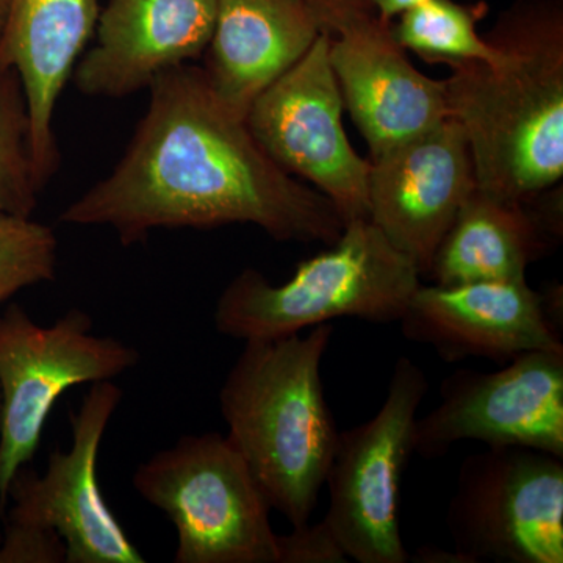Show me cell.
<instances>
[{"mask_svg":"<svg viewBox=\"0 0 563 563\" xmlns=\"http://www.w3.org/2000/svg\"><path fill=\"white\" fill-rule=\"evenodd\" d=\"M150 107L113 173L60 221L107 225L125 246L154 229L254 224L277 242L335 243L344 222L325 196L292 179L225 109L202 69L177 66L152 81Z\"/></svg>","mask_w":563,"mask_h":563,"instance_id":"1","label":"cell"},{"mask_svg":"<svg viewBox=\"0 0 563 563\" xmlns=\"http://www.w3.org/2000/svg\"><path fill=\"white\" fill-rule=\"evenodd\" d=\"M484 38L501 57L451 65L448 107L477 188L525 203L563 176V0H515Z\"/></svg>","mask_w":563,"mask_h":563,"instance_id":"2","label":"cell"},{"mask_svg":"<svg viewBox=\"0 0 563 563\" xmlns=\"http://www.w3.org/2000/svg\"><path fill=\"white\" fill-rule=\"evenodd\" d=\"M332 335L325 322L306 336L247 340L220 391L225 437L292 528L309 523L339 442L321 380Z\"/></svg>","mask_w":563,"mask_h":563,"instance_id":"3","label":"cell"},{"mask_svg":"<svg viewBox=\"0 0 563 563\" xmlns=\"http://www.w3.org/2000/svg\"><path fill=\"white\" fill-rule=\"evenodd\" d=\"M420 276L372 221L346 222L328 251L299 263L282 285L255 269L240 273L218 299L214 328L247 342L295 335L339 318L399 322Z\"/></svg>","mask_w":563,"mask_h":563,"instance_id":"4","label":"cell"},{"mask_svg":"<svg viewBox=\"0 0 563 563\" xmlns=\"http://www.w3.org/2000/svg\"><path fill=\"white\" fill-rule=\"evenodd\" d=\"M133 487L176 529L174 562L279 563L272 507L228 437H181L141 463Z\"/></svg>","mask_w":563,"mask_h":563,"instance_id":"5","label":"cell"},{"mask_svg":"<svg viewBox=\"0 0 563 563\" xmlns=\"http://www.w3.org/2000/svg\"><path fill=\"white\" fill-rule=\"evenodd\" d=\"M91 328L90 314L77 309L47 328L16 303L0 314V506L13 477L32 461L63 393L114 379L139 363L132 346Z\"/></svg>","mask_w":563,"mask_h":563,"instance_id":"6","label":"cell"},{"mask_svg":"<svg viewBox=\"0 0 563 563\" xmlns=\"http://www.w3.org/2000/svg\"><path fill=\"white\" fill-rule=\"evenodd\" d=\"M426 391L428 379L420 366L399 357L376 417L339 433L325 476L329 507L322 521L352 561H410L399 529V498Z\"/></svg>","mask_w":563,"mask_h":563,"instance_id":"7","label":"cell"},{"mask_svg":"<svg viewBox=\"0 0 563 563\" xmlns=\"http://www.w3.org/2000/svg\"><path fill=\"white\" fill-rule=\"evenodd\" d=\"M446 525L466 563H562L563 459L525 446L468 455Z\"/></svg>","mask_w":563,"mask_h":563,"instance_id":"8","label":"cell"},{"mask_svg":"<svg viewBox=\"0 0 563 563\" xmlns=\"http://www.w3.org/2000/svg\"><path fill=\"white\" fill-rule=\"evenodd\" d=\"M331 35L321 32L301 60L252 102L246 124L258 146L290 176L332 202L344 224L368 220L372 163L343 128L344 103L329 62Z\"/></svg>","mask_w":563,"mask_h":563,"instance_id":"9","label":"cell"},{"mask_svg":"<svg viewBox=\"0 0 563 563\" xmlns=\"http://www.w3.org/2000/svg\"><path fill=\"white\" fill-rule=\"evenodd\" d=\"M415 422L413 453L439 459L462 440L525 446L563 459V351H531L493 373L462 369Z\"/></svg>","mask_w":563,"mask_h":563,"instance_id":"10","label":"cell"},{"mask_svg":"<svg viewBox=\"0 0 563 563\" xmlns=\"http://www.w3.org/2000/svg\"><path fill=\"white\" fill-rule=\"evenodd\" d=\"M122 398L111 380L91 384L80 410L70 415L73 444L55 450L44 474L22 466L11 481L7 523L55 532L66 563H144L146 559L111 514L98 484V454Z\"/></svg>","mask_w":563,"mask_h":563,"instance_id":"11","label":"cell"},{"mask_svg":"<svg viewBox=\"0 0 563 563\" xmlns=\"http://www.w3.org/2000/svg\"><path fill=\"white\" fill-rule=\"evenodd\" d=\"M368 220L421 274L476 190L468 139L453 117L372 158Z\"/></svg>","mask_w":563,"mask_h":563,"instance_id":"12","label":"cell"},{"mask_svg":"<svg viewBox=\"0 0 563 563\" xmlns=\"http://www.w3.org/2000/svg\"><path fill=\"white\" fill-rule=\"evenodd\" d=\"M399 322L406 339L450 363L477 357L504 365L526 352L563 351L561 331L526 279L420 284Z\"/></svg>","mask_w":563,"mask_h":563,"instance_id":"13","label":"cell"},{"mask_svg":"<svg viewBox=\"0 0 563 563\" xmlns=\"http://www.w3.org/2000/svg\"><path fill=\"white\" fill-rule=\"evenodd\" d=\"M376 13L331 36L329 62L372 158L451 117L444 80L420 73Z\"/></svg>","mask_w":563,"mask_h":563,"instance_id":"14","label":"cell"},{"mask_svg":"<svg viewBox=\"0 0 563 563\" xmlns=\"http://www.w3.org/2000/svg\"><path fill=\"white\" fill-rule=\"evenodd\" d=\"M217 0H110L73 70L81 95L122 98L206 52Z\"/></svg>","mask_w":563,"mask_h":563,"instance_id":"15","label":"cell"},{"mask_svg":"<svg viewBox=\"0 0 563 563\" xmlns=\"http://www.w3.org/2000/svg\"><path fill=\"white\" fill-rule=\"evenodd\" d=\"M99 0H10L2 62L20 79L33 169L41 188L58 166L54 113L98 25Z\"/></svg>","mask_w":563,"mask_h":563,"instance_id":"16","label":"cell"},{"mask_svg":"<svg viewBox=\"0 0 563 563\" xmlns=\"http://www.w3.org/2000/svg\"><path fill=\"white\" fill-rule=\"evenodd\" d=\"M320 21L303 0H217L203 77L246 120L252 102L313 46Z\"/></svg>","mask_w":563,"mask_h":563,"instance_id":"17","label":"cell"},{"mask_svg":"<svg viewBox=\"0 0 563 563\" xmlns=\"http://www.w3.org/2000/svg\"><path fill=\"white\" fill-rule=\"evenodd\" d=\"M526 203L501 201L476 187L433 254V284L525 280L529 263L551 246Z\"/></svg>","mask_w":563,"mask_h":563,"instance_id":"18","label":"cell"},{"mask_svg":"<svg viewBox=\"0 0 563 563\" xmlns=\"http://www.w3.org/2000/svg\"><path fill=\"white\" fill-rule=\"evenodd\" d=\"M487 11L485 2L424 0L391 22V35L404 51L429 63L496 62L501 52L477 33V22Z\"/></svg>","mask_w":563,"mask_h":563,"instance_id":"19","label":"cell"},{"mask_svg":"<svg viewBox=\"0 0 563 563\" xmlns=\"http://www.w3.org/2000/svg\"><path fill=\"white\" fill-rule=\"evenodd\" d=\"M41 190L33 169L27 110L13 70L0 80V210L31 217Z\"/></svg>","mask_w":563,"mask_h":563,"instance_id":"20","label":"cell"},{"mask_svg":"<svg viewBox=\"0 0 563 563\" xmlns=\"http://www.w3.org/2000/svg\"><path fill=\"white\" fill-rule=\"evenodd\" d=\"M58 240L49 225L0 210V302L55 279Z\"/></svg>","mask_w":563,"mask_h":563,"instance_id":"21","label":"cell"},{"mask_svg":"<svg viewBox=\"0 0 563 563\" xmlns=\"http://www.w3.org/2000/svg\"><path fill=\"white\" fill-rule=\"evenodd\" d=\"M66 547L60 537L33 526L7 523L0 539V563H63Z\"/></svg>","mask_w":563,"mask_h":563,"instance_id":"22","label":"cell"},{"mask_svg":"<svg viewBox=\"0 0 563 563\" xmlns=\"http://www.w3.org/2000/svg\"><path fill=\"white\" fill-rule=\"evenodd\" d=\"M279 563H344L347 555L329 526H295L290 533L277 537Z\"/></svg>","mask_w":563,"mask_h":563,"instance_id":"23","label":"cell"},{"mask_svg":"<svg viewBox=\"0 0 563 563\" xmlns=\"http://www.w3.org/2000/svg\"><path fill=\"white\" fill-rule=\"evenodd\" d=\"M303 2L320 21L322 31L331 36L350 22L374 13L363 0H303Z\"/></svg>","mask_w":563,"mask_h":563,"instance_id":"24","label":"cell"},{"mask_svg":"<svg viewBox=\"0 0 563 563\" xmlns=\"http://www.w3.org/2000/svg\"><path fill=\"white\" fill-rule=\"evenodd\" d=\"M368 9H372L380 20L385 22L395 21L404 11L413 9L424 0H363Z\"/></svg>","mask_w":563,"mask_h":563,"instance_id":"25","label":"cell"},{"mask_svg":"<svg viewBox=\"0 0 563 563\" xmlns=\"http://www.w3.org/2000/svg\"><path fill=\"white\" fill-rule=\"evenodd\" d=\"M10 0H0V80L13 73L7 69L2 62L3 35H5L7 16H9Z\"/></svg>","mask_w":563,"mask_h":563,"instance_id":"26","label":"cell"},{"mask_svg":"<svg viewBox=\"0 0 563 563\" xmlns=\"http://www.w3.org/2000/svg\"><path fill=\"white\" fill-rule=\"evenodd\" d=\"M0 413H2V396H0Z\"/></svg>","mask_w":563,"mask_h":563,"instance_id":"27","label":"cell"},{"mask_svg":"<svg viewBox=\"0 0 563 563\" xmlns=\"http://www.w3.org/2000/svg\"><path fill=\"white\" fill-rule=\"evenodd\" d=\"M0 539H2V536H0Z\"/></svg>","mask_w":563,"mask_h":563,"instance_id":"28","label":"cell"}]
</instances>
